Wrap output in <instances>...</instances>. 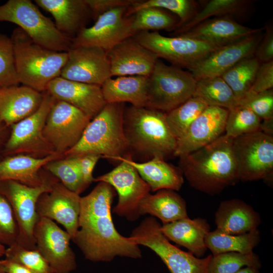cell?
<instances>
[{
	"instance_id": "29",
	"label": "cell",
	"mask_w": 273,
	"mask_h": 273,
	"mask_svg": "<svg viewBox=\"0 0 273 273\" xmlns=\"http://www.w3.org/2000/svg\"><path fill=\"white\" fill-rule=\"evenodd\" d=\"M119 159L132 165L153 192L162 189L179 191L184 184L183 174L180 168L167 163L163 158L155 157L145 162H138L132 160L129 154L117 158L115 161Z\"/></svg>"
},
{
	"instance_id": "32",
	"label": "cell",
	"mask_w": 273,
	"mask_h": 273,
	"mask_svg": "<svg viewBox=\"0 0 273 273\" xmlns=\"http://www.w3.org/2000/svg\"><path fill=\"white\" fill-rule=\"evenodd\" d=\"M260 241L258 229L241 235L228 234L216 229L208 233L205 239L206 246L212 255L226 252L250 253Z\"/></svg>"
},
{
	"instance_id": "43",
	"label": "cell",
	"mask_w": 273,
	"mask_h": 273,
	"mask_svg": "<svg viewBox=\"0 0 273 273\" xmlns=\"http://www.w3.org/2000/svg\"><path fill=\"white\" fill-rule=\"evenodd\" d=\"M19 83L11 38L0 34V87Z\"/></svg>"
},
{
	"instance_id": "27",
	"label": "cell",
	"mask_w": 273,
	"mask_h": 273,
	"mask_svg": "<svg viewBox=\"0 0 273 273\" xmlns=\"http://www.w3.org/2000/svg\"><path fill=\"white\" fill-rule=\"evenodd\" d=\"M259 214L243 201L232 199L221 202L215 213L216 229L230 235H241L257 229Z\"/></svg>"
},
{
	"instance_id": "39",
	"label": "cell",
	"mask_w": 273,
	"mask_h": 273,
	"mask_svg": "<svg viewBox=\"0 0 273 273\" xmlns=\"http://www.w3.org/2000/svg\"><path fill=\"white\" fill-rule=\"evenodd\" d=\"M261 121L250 109L238 105L229 111L224 134L234 139L244 134L260 131Z\"/></svg>"
},
{
	"instance_id": "12",
	"label": "cell",
	"mask_w": 273,
	"mask_h": 273,
	"mask_svg": "<svg viewBox=\"0 0 273 273\" xmlns=\"http://www.w3.org/2000/svg\"><path fill=\"white\" fill-rule=\"evenodd\" d=\"M133 37L159 59L163 58L172 65L188 71L218 49L192 38L181 35L168 37L158 31H141Z\"/></svg>"
},
{
	"instance_id": "53",
	"label": "cell",
	"mask_w": 273,
	"mask_h": 273,
	"mask_svg": "<svg viewBox=\"0 0 273 273\" xmlns=\"http://www.w3.org/2000/svg\"><path fill=\"white\" fill-rule=\"evenodd\" d=\"M259 268L253 266H246L239 270L235 273H260Z\"/></svg>"
},
{
	"instance_id": "4",
	"label": "cell",
	"mask_w": 273,
	"mask_h": 273,
	"mask_svg": "<svg viewBox=\"0 0 273 273\" xmlns=\"http://www.w3.org/2000/svg\"><path fill=\"white\" fill-rule=\"evenodd\" d=\"M124 109V103H107L90 121L77 143L63 154L64 157L96 154L115 161L127 155L123 129Z\"/></svg>"
},
{
	"instance_id": "28",
	"label": "cell",
	"mask_w": 273,
	"mask_h": 273,
	"mask_svg": "<svg viewBox=\"0 0 273 273\" xmlns=\"http://www.w3.org/2000/svg\"><path fill=\"white\" fill-rule=\"evenodd\" d=\"M210 230L207 220L201 217L191 219L188 217L161 226L162 234L168 240L185 247L198 258L207 249L205 239Z\"/></svg>"
},
{
	"instance_id": "49",
	"label": "cell",
	"mask_w": 273,
	"mask_h": 273,
	"mask_svg": "<svg viewBox=\"0 0 273 273\" xmlns=\"http://www.w3.org/2000/svg\"><path fill=\"white\" fill-rule=\"evenodd\" d=\"M254 57L260 63L273 61V27L265 26V32L255 52Z\"/></svg>"
},
{
	"instance_id": "9",
	"label": "cell",
	"mask_w": 273,
	"mask_h": 273,
	"mask_svg": "<svg viewBox=\"0 0 273 273\" xmlns=\"http://www.w3.org/2000/svg\"><path fill=\"white\" fill-rule=\"evenodd\" d=\"M58 179L47 175L44 183L30 187L18 181L8 180L0 182V193L9 202L18 228L17 243L27 249H35L34 230L39 218L36 204L40 196L50 191Z\"/></svg>"
},
{
	"instance_id": "36",
	"label": "cell",
	"mask_w": 273,
	"mask_h": 273,
	"mask_svg": "<svg viewBox=\"0 0 273 273\" xmlns=\"http://www.w3.org/2000/svg\"><path fill=\"white\" fill-rule=\"evenodd\" d=\"M208 106L203 100L193 96L178 107L166 113L167 124L177 139Z\"/></svg>"
},
{
	"instance_id": "41",
	"label": "cell",
	"mask_w": 273,
	"mask_h": 273,
	"mask_svg": "<svg viewBox=\"0 0 273 273\" xmlns=\"http://www.w3.org/2000/svg\"><path fill=\"white\" fill-rule=\"evenodd\" d=\"M244 266L261 267L259 256L253 252L243 254L226 252L212 255L209 261L208 273H235Z\"/></svg>"
},
{
	"instance_id": "22",
	"label": "cell",
	"mask_w": 273,
	"mask_h": 273,
	"mask_svg": "<svg viewBox=\"0 0 273 273\" xmlns=\"http://www.w3.org/2000/svg\"><path fill=\"white\" fill-rule=\"evenodd\" d=\"M46 91L56 100L79 109L91 120L107 104L101 86L70 80L60 76L49 83Z\"/></svg>"
},
{
	"instance_id": "45",
	"label": "cell",
	"mask_w": 273,
	"mask_h": 273,
	"mask_svg": "<svg viewBox=\"0 0 273 273\" xmlns=\"http://www.w3.org/2000/svg\"><path fill=\"white\" fill-rule=\"evenodd\" d=\"M239 105L250 109L261 120L273 118V89L259 93H248Z\"/></svg>"
},
{
	"instance_id": "16",
	"label": "cell",
	"mask_w": 273,
	"mask_h": 273,
	"mask_svg": "<svg viewBox=\"0 0 273 273\" xmlns=\"http://www.w3.org/2000/svg\"><path fill=\"white\" fill-rule=\"evenodd\" d=\"M34 237L36 249L54 273H71L76 269V256L70 245L71 237L55 221L39 217Z\"/></svg>"
},
{
	"instance_id": "10",
	"label": "cell",
	"mask_w": 273,
	"mask_h": 273,
	"mask_svg": "<svg viewBox=\"0 0 273 273\" xmlns=\"http://www.w3.org/2000/svg\"><path fill=\"white\" fill-rule=\"evenodd\" d=\"M42 102L29 116L13 124L2 153L5 156L17 154L44 158L57 153L43 134L49 111L56 100L47 91L43 92Z\"/></svg>"
},
{
	"instance_id": "55",
	"label": "cell",
	"mask_w": 273,
	"mask_h": 273,
	"mask_svg": "<svg viewBox=\"0 0 273 273\" xmlns=\"http://www.w3.org/2000/svg\"><path fill=\"white\" fill-rule=\"evenodd\" d=\"M0 273H5V272H3V271H1V270H0Z\"/></svg>"
},
{
	"instance_id": "44",
	"label": "cell",
	"mask_w": 273,
	"mask_h": 273,
	"mask_svg": "<svg viewBox=\"0 0 273 273\" xmlns=\"http://www.w3.org/2000/svg\"><path fill=\"white\" fill-rule=\"evenodd\" d=\"M18 228L12 207L0 193V244L10 246L17 242Z\"/></svg>"
},
{
	"instance_id": "46",
	"label": "cell",
	"mask_w": 273,
	"mask_h": 273,
	"mask_svg": "<svg viewBox=\"0 0 273 273\" xmlns=\"http://www.w3.org/2000/svg\"><path fill=\"white\" fill-rule=\"evenodd\" d=\"M272 87L273 61L260 63L248 93H259L272 89Z\"/></svg>"
},
{
	"instance_id": "13",
	"label": "cell",
	"mask_w": 273,
	"mask_h": 273,
	"mask_svg": "<svg viewBox=\"0 0 273 273\" xmlns=\"http://www.w3.org/2000/svg\"><path fill=\"white\" fill-rule=\"evenodd\" d=\"M117 161H120L118 165L94 178V181L105 182L111 185L118 195V201L113 208V212L134 221L141 216L140 203L150 193L151 189L132 165L122 159Z\"/></svg>"
},
{
	"instance_id": "48",
	"label": "cell",
	"mask_w": 273,
	"mask_h": 273,
	"mask_svg": "<svg viewBox=\"0 0 273 273\" xmlns=\"http://www.w3.org/2000/svg\"><path fill=\"white\" fill-rule=\"evenodd\" d=\"M137 0H85L92 16L96 20L103 14L122 7H129Z\"/></svg>"
},
{
	"instance_id": "31",
	"label": "cell",
	"mask_w": 273,
	"mask_h": 273,
	"mask_svg": "<svg viewBox=\"0 0 273 273\" xmlns=\"http://www.w3.org/2000/svg\"><path fill=\"white\" fill-rule=\"evenodd\" d=\"M141 215L149 214L158 218L163 224L188 217L186 203L174 191L162 189L148 194L139 205Z\"/></svg>"
},
{
	"instance_id": "23",
	"label": "cell",
	"mask_w": 273,
	"mask_h": 273,
	"mask_svg": "<svg viewBox=\"0 0 273 273\" xmlns=\"http://www.w3.org/2000/svg\"><path fill=\"white\" fill-rule=\"evenodd\" d=\"M263 29L249 28L239 24L231 16H223L205 20L176 35H181L196 39L219 48L258 33Z\"/></svg>"
},
{
	"instance_id": "24",
	"label": "cell",
	"mask_w": 273,
	"mask_h": 273,
	"mask_svg": "<svg viewBox=\"0 0 273 273\" xmlns=\"http://www.w3.org/2000/svg\"><path fill=\"white\" fill-rule=\"evenodd\" d=\"M34 2L53 16L57 29L71 40L86 27L89 19L92 18L85 0H35Z\"/></svg>"
},
{
	"instance_id": "26",
	"label": "cell",
	"mask_w": 273,
	"mask_h": 273,
	"mask_svg": "<svg viewBox=\"0 0 273 273\" xmlns=\"http://www.w3.org/2000/svg\"><path fill=\"white\" fill-rule=\"evenodd\" d=\"M63 157L60 153L44 158L23 154L7 156L0 160V182L12 180L30 187L40 186L47 177L40 169L49 162Z\"/></svg>"
},
{
	"instance_id": "30",
	"label": "cell",
	"mask_w": 273,
	"mask_h": 273,
	"mask_svg": "<svg viewBox=\"0 0 273 273\" xmlns=\"http://www.w3.org/2000/svg\"><path fill=\"white\" fill-rule=\"evenodd\" d=\"M149 76H122L107 79L101 86L106 103H129L146 107Z\"/></svg>"
},
{
	"instance_id": "2",
	"label": "cell",
	"mask_w": 273,
	"mask_h": 273,
	"mask_svg": "<svg viewBox=\"0 0 273 273\" xmlns=\"http://www.w3.org/2000/svg\"><path fill=\"white\" fill-rule=\"evenodd\" d=\"M233 141L224 134L211 144L179 157V168L192 188L214 195L239 180Z\"/></svg>"
},
{
	"instance_id": "14",
	"label": "cell",
	"mask_w": 273,
	"mask_h": 273,
	"mask_svg": "<svg viewBox=\"0 0 273 273\" xmlns=\"http://www.w3.org/2000/svg\"><path fill=\"white\" fill-rule=\"evenodd\" d=\"M90 120L79 109L56 100L47 116L43 134L57 153L64 154L79 141Z\"/></svg>"
},
{
	"instance_id": "50",
	"label": "cell",
	"mask_w": 273,
	"mask_h": 273,
	"mask_svg": "<svg viewBox=\"0 0 273 273\" xmlns=\"http://www.w3.org/2000/svg\"><path fill=\"white\" fill-rule=\"evenodd\" d=\"M0 270L5 273H35L24 265L6 258L0 259Z\"/></svg>"
},
{
	"instance_id": "37",
	"label": "cell",
	"mask_w": 273,
	"mask_h": 273,
	"mask_svg": "<svg viewBox=\"0 0 273 273\" xmlns=\"http://www.w3.org/2000/svg\"><path fill=\"white\" fill-rule=\"evenodd\" d=\"M148 8L168 10L175 14L179 20L177 28L191 20L199 10L198 3L193 0H137L128 8L125 16H131Z\"/></svg>"
},
{
	"instance_id": "11",
	"label": "cell",
	"mask_w": 273,
	"mask_h": 273,
	"mask_svg": "<svg viewBox=\"0 0 273 273\" xmlns=\"http://www.w3.org/2000/svg\"><path fill=\"white\" fill-rule=\"evenodd\" d=\"M233 151L239 180L271 182L273 136L257 131L233 139Z\"/></svg>"
},
{
	"instance_id": "3",
	"label": "cell",
	"mask_w": 273,
	"mask_h": 273,
	"mask_svg": "<svg viewBox=\"0 0 273 273\" xmlns=\"http://www.w3.org/2000/svg\"><path fill=\"white\" fill-rule=\"evenodd\" d=\"M123 129L128 150L139 155L164 159L176 149L177 139L164 112L147 107H125Z\"/></svg>"
},
{
	"instance_id": "51",
	"label": "cell",
	"mask_w": 273,
	"mask_h": 273,
	"mask_svg": "<svg viewBox=\"0 0 273 273\" xmlns=\"http://www.w3.org/2000/svg\"><path fill=\"white\" fill-rule=\"evenodd\" d=\"M262 121L260 124V131L265 134L273 136V118Z\"/></svg>"
},
{
	"instance_id": "8",
	"label": "cell",
	"mask_w": 273,
	"mask_h": 273,
	"mask_svg": "<svg viewBox=\"0 0 273 273\" xmlns=\"http://www.w3.org/2000/svg\"><path fill=\"white\" fill-rule=\"evenodd\" d=\"M196 82L190 71L159 59L149 76L146 107L168 112L193 96Z\"/></svg>"
},
{
	"instance_id": "1",
	"label": "cell",
	"mask_w": 273,
	"mask_h": 273,
	"mask_svg": "<svg viewBox=\"0 0 273 273\" xmlns=\"http://www.w3.org/2000/svg\"><path fill=\"white\" fill-rule=\"evenodd\" d=\"M114 189L102 181L81 197L78 229L72 240L84 258L93 262H109L116 257L141 258L139 245L120 234L111 216Z\"/></svg>"
},
{
	"instance_id": "15",
	"label": "cell",
	"mask_w": 273,
	"mask_h": 273,
	"mask_svg": "<svg viewBox=\"0 0 273 273\" xmlns=\"http://www.w3.org/2000/svg\"><path fill=\"white\" fill-rule=\"evenodd\" d=\"M128 7L117 8L98 17L93 26L83 28L71 40V48L97 47L107 52L124 39L133 36V15L125 16Z\"/></svg>"
},
{
	"instance_id": "38",
	"label": "cell",
	"mask_w": 273,
	"mask_h": 273,
	"mask_svg": "<svg viewBox=\"0 0 273 273\" xmlns=\"http://www.w3.org/2000/svg\"><path fill=\"white\" fill-rule=\"evenodd\" d=\"M133 16L132 28L135 34L150 30H175L179 22L175 16L157 8L141 9L133 14Z\"/></svg>"
},
{
	"instance_id": "47",
	"label": "cell",
	"mask_w": 273,
	"mask_h": 273,
	"mask_svg": "<svg viewBox=\"0 0 273 273\" xmlns=\"http://www.w3.org/2000/svg\"><path fill=\"white\" fill-rule=\"evenodd\" d=\"M71 157L77 165L84 184L87 188L94 181L93 170L101 156L96 154H86Z\"/></svg>"
},
{
	"instance_id": "18",
	"label": "cell",
	"mask_w": 273,
	"mask_h": 273,
	"mask_svg": "<svg viewBox=\"0 0 273 273\" xmlns=\"http://www.w3.org/2000/svg\"><path fill=\"white\" fill-rule=\"evenodd\" d=\"M80 200L79 195L68 190L57 179L52 189L39 198L36 211L39 217L61 224L72 240L78 229Z\"/></svg>"
},
{
	"instance_id": "54",
	"label": "cell",
	"mask_w": 273,
	"mask_h": 273,
	"mask_svg": "<svg viewBox=\"0 0 273 273\" xmlns=\"http://www.w3.org/2000/svg\"><path fill=\"white\" fill-rule=\"evenodd\" d=\"M6 247L0 244V259L5 256Z\"/></svg>"
},
{
	"instance_id": "7",
	"label": "cell",
	"mask_w": 273,
	"mask_h": 273,
	"mask_svg": "<svg viewBox=\"0 0 273 273\" xmlns=\"http://www.w3.org/2000/svg\"><path fill=\"white\" fill-rule=\"evenodd\" d=\"M161 226L154 217H147L132 231L129 237L138 245L154 252L171 273H208L212 255L200 258L180 250L169 242L162 234Z\"/></svg>"
},
{
	"instance_id": "19",
	"label": "cell",
	"mask_w": 273,
	"mask_h": 273,
	"mask_svg": "<svg viewBox=\"0 0 273 273\" xmlns=\"http://www.w3.org/2000/svg\"><path fill=\"white\" fill-rule=\"evenodd\" d=\"M229 110L208 106L177 139L173 154L187 155L213 142L224 134Z\"/></svg>"
},
{
	"instance_id": "6",
	"label": "cell",
	"mask_w": 273,
	"mask_h": 273,
	"mask_svg": "<svg viewBox=\"0 0 273 273\" xmlns=\"http://www.w3.org/2000/svg\"><path fill=\"white\" fill-rule=\"evenodd\" d=\"M1 21L16 24L35 43L47 49L67 52L71 48V40L30 0H9L0 6Z\"/></svg>"
},
{
	"instance_id": "34",
	"label": "cell",
	"mask_w": 273,
	"mask_h": 273,
	"mask_svg": "<svg viewBox=\"0 0 273 273\" xmlns=\"http://www.w3.org/2000/svg\"><path fill=\"white\" fill-rule=\"evenodd\" d=\"M251 4V1L248 0H210L204 4L191 20L174 30V36L212 17L242 15L247 12Z\"/></svg>"
},
{
	"instance_id": "21",
	"label": "cell",
	"mask_w": 273,
	"mask_h": 273,
	"mask_svg": "<svg viewBox=\"0 0 273 273\" xmlns=\"http://www.w3.org/2000/svg\"><path fill=\"white\" fill-rule=\"evenodd\" d=\"M107 53L112 77L149 76L159 59L133 36L124 39Z\"/></svg>"
},
{
	"instance_id": "20",
	"label": "cell",
	"mask_w": 273,
	"mask_h": 273,
	"mask_svg": "<svg viewBox=\"0 0 273 273\" xmlns=\"http://www.w3.org/2000/svg\"><path fill=\"white\" fill-rule=\"evenodd\" d=\"M261 31L217 49L189 71L196 80L221 76L241 61L254 56Z\"/></svg>"
},
{
	"instance_id": "5",
	"label": "cell",
	"mask_w": 273,
	"mask_h": 273,
	"mask_svg": "<svg viewBox=\"0 0 273 273\" xmlns=\"http://www.w3.org/2000/svg\"><path fill=\"white\" fill-rule=\"evenodd\" d=\"M11 38L19 83L40 93L46 91L49 83L60 76L67 52L55 51L35 43L18 27L13 30Z\"/></svg>"
},
{
	"instance_id": "42",
	"label": "cell",
	"mask_w": 273,
	"mask_h": 273,
	"mask_svg": "<svg viewBox=\"0 0 273 273\" xmlns=\"http://www.w3.org/2000/svg\"><path fill=\"white\" fill-rule=\"evenodd\" d=\"M4 256L24 265L35 273H54L48 262L36 249H27L15 243L6 247Z\"/></svg>"
},
{
	"instance_id": "35",
	"label": "cell",
	"mask_w": 273,
	"mask_h": 273,
	"mask_svg": "<svg viewBox=\"0 0 273 273\" xmlns=\"http://www.w3.org/2000/svg\"><path fill=\"white\" fill-rule=\"evenodd\" d=\"M260 64V62L254 56L248 58L221 76L232 89L238 104L250 91Z\"/></svg>"
},
{
	"instance_id": "17",
	"label": "cell",
	"mask_w": 273,
	"mask_h": 273,
	"mask_svg": "<svg viewBox=\"0 0 273 273\" xmlns=\"http://www.w3.org/2000/svg\"><path fill=\"white\" fill-rule=\"evenodd\" d=\"M60 77L101 86L112 77L107 51L97 47L71 48Z\"/></svg>"
},
{
	"instance_id": "40",
	"label": "cell",
	"mask_w": 273,
	"mask_h": 273,
	"mask_svg": "<svg viewBox=\"0 0 273 273\" xmlns=\"http://www.w3.org/2000/svg\"><path fill=\"white\" fill-rule=\"evenodd\" d=\"M68 190L80 195L86 189L73 158L63 157L49 162L43 167Z\"/></svg>"
},
{
	"instance_id": "33",
	"label": "cell",
	"mask_w": 273,
	"mask_h": 273,
	"mask_svg": "<svg viewBox=\"0 0 273 273\" xmlns=\"http://www.w3.org/2000/svg\"><path fill=\"white\" fill-rule=\"evenodd\" d=\"M193 96L200 98L208 106L229 110L239 105L232 89L221 76L197 80Z\"/></svg>"
},
{
	"instance_id": "52",
	"label": "cell",
	"mask_w": 273,
	"mask_h": 273,
	"mask_svg": "<svg viewBox=\"0 0 273 273\" xmlns=\"http://www.w3.org/2000/svg\"><path fill=\"white\" fill-rule=\"evenodd\" d=\"M10 128L0 120V152L2 153L5 143L8 140L6 139L7 129Z\"/></svg>"
},
{
	"instance_id": "25",
	"label": "cell",
	"mask_w": 273,
	"mask_h": 273,
	"mask_svg": "<svg viewBox=\"0 0 273 273\" xmlns=\"http://www.w3.org/2000/svg\"><path fill=\"white\" fill-rule=\"evenodd\" d=\"M43 97V93L24 85L0 87V120L11 127L35 112Z\"/></svg>"
}]
</instances>
